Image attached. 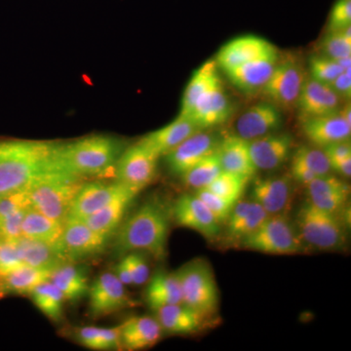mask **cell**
<instances>
[{
  "mask_svg": "<svg viewBox=\"0 0 351 351\" xmlns=\"http://www.w3.org/2000/svg\"><path fill=\"white\" fill-rule=\"evenodd\" d=\"M57 143L0 141V197L25 191L47 176L66 173L58 163Z\"/></svg>",
  "mask_w": 351,
  "mask_h": 351,
  "instance_id": "6da1fadb",
  "label": "cell"
},
{
  "mask_svg": "<svg viewBox=\"0 0 351 351\" xmlns=\"http://www.w3.org/2000/svg\"><path fill=\"white\" fill-rule=\"evenodd\" d=\"M171 213L158 199H149L120 223L115 235L114 253L125 256L135 251H145L156 260L167 256Z\"/></svg>",
  "mask_w": 351,
  "mask_h": 351,
  "instance_id": "7a4b0ae2",
  "label": "cell"
},
{
  "mask_svg": "<svg viewBox=\"0 0 351 351\" xmlns=\"http://www.w3.org/2000/svg\"><path fill=\"white\" fill-rule=\"evenodd\" d=\"M125 143L112 136H88L69 143H57V159L64 172L82 179L115 166Z\"/></svg>",
  "mask_w": 351,
  "mask_h": 351,
  "instance_id": "3957f363",
  "label": "cell"
},
{
  "mask_svg": "<svg viewBox=\"0 0 351 351\" xmlns=\"http://www.w3.org/2000/svg\"><path fill=\"white\" fill-rule=\"evenodd\" d=\"M82 184L75 176L56 173L38 180L25 191L29 207L64 225L71 201Z\"/></svg>",
  "mask_w": 351,
  "mask_h": 351,
  "instance_id": "277c9868",
  "label": "cell"
},
{
  "mask_svg": "<svg viewBox=\"0 0 351 351\" xmlns=\"http://www.w3.org/2000/svg\"><path fill=\"white\" fill-rule=\"evenodd\" d=\"M182 291V304L205 317L219 306V290L213 270L206 261H191L176 272Z\"/></svg>",
  "mask_w": 351,
  "mask_h": 351,
  "instance_id": "5b68a950",
  "label": "cell"
},
{
  "mask_svg": "<svg viewBox=\"0 0 351 351\" xmlns=\"http://www.w3.org/2000/svg\"><path fill=\"white\" fill-rule=\"evenodd\" d=\"M297 230L302 241L322 251L337 250L346 241L339 215L330 213L306 201L297 215Z\"/></svg>",
  "mask_w": 351,
  "mask_h": 351,
  "instance_id": "8992f818",
  "label": "cell"
},
{
  "mask_svg": "<svg viewBox=\"0 0 351 351\" xmlns=\"http://www.w3.org/2000/svg\"><path fill=\"white\" fill-rule=\"evenodd\" d=\"M240 245L247 250L271 254V255H295L306 251L297 228L285 214L270 215L260 228Z\"/></svg>",
  "mask_w": 351,
  "mask_h": 351,
  "instance_id": "52a82bcc",
  "label": "cell"
},
{
  "mask_svg": "<svg viewBox=\"0 0 351 351\" xmlns=\"http://www.w3.org/2000/svg\"><path fill=\"white\" fill-rule=\"evenodd\" d=\"M112 235L95 232L82 219H66L54 244L64 263H76L101 255Z\"/></svg>",
  "mask_w": 351,
  "mask_h": 351,
  "instance_id": "ba28073f",
  "label": "cell"
},
{
  "mask_svg": "<svg viewBox=\"0 0 351 351\" xmlns=\"http://www.w3.org/2000/svg\"><path fill=\"white\" fill-rule=\"evenodd\" d=\"M304 69L293 58L277 61L271 75L263 87V95L279 108L295 107L302 85L306 82Z\"/></svg>",
  "mask_w": 351,
  "mask_h": 351,
  "instance_id": "9c48e42d",
  "label": "cell"
},
{
  "mask_svg": "<svg viewBox=\"0 0 351 351\" xmlns=\"http://www.w3.org/2000/svg\"><path fill=\"white\" fill-rule=\"evenodd\" d=\"M158 159V156L140 142L132 145L124 149L115 164L117 181L140 193L156 178Z\"/></svg>",
  "mask_w": 351,
  "mask_h": 351,
  "instance_id": "30bf717a",
  "label": "cell"
},
{
  "mask_svg": "<svg viewBox=\"0 0 351 351\" xmlns=\"http://www.w3.org/2000/svg\"><path fill=\"white\" fill-rule=\"evenodd\" d=\"M89 315L105 317L122 309L137 306L127 294L124 284L114 274L104 272L89 287Z\"/></svg>",
  "mask_w": 351,
  "mask_h": 351,
  "instance_id": "8fae6325",
  "label": "cell"
},
{
  "mask_svg": "<svg viewBox=\"0 0 351 351\" xmlns=\"http://www.w3.org/2000/svg\"><path fill=\"white\" fill-rule=\"evenodd\" d=\"M219 142L214 134L205 130L196 132L166 154L169 169L176 175L184 174L205 157L217 152Z\"/></svg>",
  "mask_w": 351,
  "mask_h": 351,
  "instance_id": "7c38bea8",
  "label": "cell"
},
{
  "mask_svg": "<svg viewBox=\"0 0 351 351\" xmlns=\"http://www.w3.org/2000/svg\"><path fill=\"white\" fill-rule=\"evenodd\" d=\"M276 48L258 36H241L230 40L219 51L217 64L223 71L258 60L277 58Z\"/></svg>",
  "mask_w": 351,
  "mask_h": 351,
  "instance_id": "4fadbf2b",
  "label": "cell"
},
{
  "mask_svg": "<svg viewBox=\"0 0 351 351\" xmlns=\"http://www.w3.org/2000/svg\"><path fill=\"white\" fill-rule=\"evenodd\" d=\"M126 188L119 181L83 182L71 201L66 219H83L96 213Z\"/></svg>",
  "mask_w": 351,
  "mask_h": 351,
  "instance_id": "5bb4252c",
  "label": "cell"
},
{
  "mask_svg": "<svg viewBox=\"0 0 351 351\" xmlns=\"http://www.w3.org/2000/svg\"><path fill=\"white\" fill-rule=\"evenodd\" d=\"M172 215L178 225L195 230L208 239H216L221 230V223L195 195L180 196L173 207Z\"/></svg>",
  "mask_w": 351,
  "mask_h": 351,
  "instance_id": "9a60e30c",
  "label": "cell"
},
{
  "mask_svg": "<svg viewBox=\"0 0 351 351\" xmlns=\"http://www.w3.org/2000/svg\"><path fill=\"white\" fill-rule=\"evenodd\" d=\"M230 112L232 104L221 80L198 99L186 117L193 120L201 130H206L223 124Z\"/></svg>",
  "mask_w": 351,
  "mask_h": 351,
  "instance_id": "2e32d148",
  "label": "cell"
},
{
  "mask_svg": "<svg viewBox=\"0 0 351 351\" xmlns=\"http://www.w3.org/2000/svg\"><path fill=\"white\" fill-rule=\"evenodd\" d=\"M282 124L279 108L270 101H260L245 110L237 122V135L246 141L274 133Z\"/></svg>",
  "mask_w": 351,
  "mask_h": 351,
  "instance_id": "e0dca14e",
  "label": "cell"
},
{
  "mask_svg": "<svg viewBox=\"0 0 351 351\" xmlns=\"http://www.w3.org/2000/svg\"><path fill=\"white\" fill-rule=\"evenodd\" d=\"M341 99L329 85L311 77L306 78L295 107L299 110L302 120H306L338 112Z\"/></svg>",
  "mask_w": 351,
  "mask_h": 351,
  "instance_id": "ac0fdd59",
  "label": "cell"
},
{
  "mask_svg": "<svg viewBox=\"0 0 351 351\" xmlns=\"http://www.w3.org/2000/svg\"><path fill=\"white\" fill-rule=\"evenodd\" d=\"M293 138L289 134L274 133L249 141V149L257 170L277 169L288 160L292 152Z\"/></svg>",
  "mask_w": 351,
  "mask_h": 351,
  "instance_id": "d6986e66",
  "label": "cell"
},
{
  "mask_svg": "<svg viewBox=\"0 0 351 351\" xmlns=\"http://www.w3.org/2000/svg\"><path fill=\"white\" fill-rule=\"evenodd\" d=\"M306 188L309 202L330 213H341L350 199V186L330 174L316 178Z\"/></svg>",
  "mask_w": 351,
  "mask_h": 351,
  "instance_id": "ffe728a7",
  "label": "cell"
},
{
  "mask_svg": "<svg viewBox=\"0 0 351 351\" xmlns=\"http://www.w3.org/2000/svg\"><path fill=\"white\" fill-rule=\"evenodd\" d=\"M302 132L316 147L324 149L336 143L350 141L351 124L341 117L339 110L322 117L302 120Z\"/></svg>",
  "mask_w": 351,
  "mask_h": 351,
  "instance_id": "44dd1931",
  "label": "cell"
},
{
  "mask_svg": "<svg viewBox=\"0 0 351 351\" xmlns=\"http://www.w3.org/2000/svg\"><path fill=\"white\" fill-rule=\"evenodd\" d=\"M292 191L288 177L263 178L254 182L252 197L269 215L285 214L290 206Z\"/></svg>",
  "mask_w": 351,
  "mask_h": 351,
  "instance_id": "7402d4cb",
  "label": "cell"
},
{
  "mask_svg": "<svg viewBox=\"0 0 351 351\" xmlns=\"http://www.w3.org/2000/svg\"><path fill=\"white\" fill-rule=\"evenodd\" d=\"M200 130L193 120L179 115L168 125L147 134L140 143L152 149L156 156H165L186 138Z\"/></svg>",
  "mask_w": 351,
  "mask_h": 351,
  "instance_id": "603a6c76",
  "label": "cell"
},
{
  "mask_svg": "<svg viewBox=\"0 0 351 351\" xmlns=\"http://www.w3.org/2000/svg\"><path fill=\"white\" fill-rule=\"evenodd\" d=\"M138 195V191L131 188H126L106 206L82 221L95 232L112 235V233L117 232V228H119L127 209Z\"/></svg>",
  "mask_w": 351,
  "mask_h": 351,
  "instance_id": "cb8c5ba5",
  "label": "cell"
},
{
  "mask_svg": "<svg viewBox=\"0 0 351 351\" xmlns=\"http://www.w3.org/2000/svg\"><path fill=\"white\" fill-rule=\"evenodd\" d=\"M219 160L223 170L250 180L257 173L249 149V141L237 135L228 136L219 142Z\"/></svg>",
  "mask_w": 351,
  "mask_h": 351,
  "instance_id": "d4e9b609",
  "label": "cell"
},
{
  "mask_svg": "<svg viewBox=\"0 0 351 351\" xmlns=\"http://www.w3.org/2000/svg\"><path fill=\"white\" fill-rule=\"evenodd\" d=\"M162 332L156 318L147 316L130 318L121 324L120 343L127 350H144L156 345Z\"/></svg>",
  "mask_w": 351,
  "mask_h": 351,
  "instance_id": "484cf974",
  "label": "cell"
},
{
  "mask_svg": "<svg viewBox=\"0 0 351 351\" xmlns=\"http://www.w3.org/2000/svg\"><path fill=\"white\" fill-rule=\"evenodd\" d=\"M156 319L163 331L170 334H193L202 329L206 317L184 304H172L156 311Z\"/></svg>",
  "mask_w": 351,
  "mask_h": 351,
  "instance_id": "4316f807",
  "label": "cell"
},
{
  "mask_svg": "<svg viewBox=\"0 0 351 351\" xmlns=\"http://www.w3.org/2000/svg\"><path fill=\"white\" fill-rule=\"evenodd\" d=\"M278 57L258 60L226 69L225 73L230 82L247 93L262 90L276 68Z\"/></svg>",
  "mask_w": 351,
  "mask_h": 351,
  "instance_id": "83f0119b",
  "label": "cell"
},
{
  "mask_svg": "<svg viewBox=\"0 0 351 351\" xmlns=\"http://www.w3.org/2000/svg\"><path fill=\"white\" fill-rule=\"evenodd\" d=\"M24 265L36 269L54 270L64 265V261L58 253L54 244L45 243L21 237L13 241Z\"/></svg>",
  "mask_w": 351,
  "mask_h": 351,
  "instance_id": "f1b7e54d",
  "label": "cell"
},
{
  "mask_svg": "<svg viewBox=\"0 0 351 351\" xmlns=\"http://www.w3.org/2000/svg\"><path fill=\"white\" fill-rule=\"evenodd\" d=\"M52 270L22 265L0 277V298L9 295H29L41 283L50 280Z\"/></svg>",
  "mask_w": 351,
  "mask_h": 351,
  "instance_id": "f546056e",
  "label": "cell"
},
{
  "mask_svg": "<svg viewBox=\"0 0 351 351\" xmlns=\"http://www.w3.org/2000/svg\"><path fill=\"white\" fill-rule=\"evenodd\" d=\"M145 302L154 311L163 306L182 304L181 286L176 272H156L145 291Z\"/></svg>",
  "mask_w": 351,
  "mask_h": 351,
  "instance_id": "4dcf8cb0",
  "label": "cell"
},
{
  "mask_svg": "<svg viewBox=\"0 0 351 351\" xmlns=\"http://www.w3.org/2000/svg\"><path fill=\"white\" fill-rule=\"evenodd\" d=\"M49 281L61 291L64 300L68 301H78L89 292L85 270L71 263H64L53 270Z\"/></svg>",
  "mask_w": 351,
  "mask_h": 351,
  "instance_id": "1f68e13d",
  "label": "cell"
},
{
  "mask_svg": "<svg viewBox=\"0 0 351 351\" xmlns=\"http://www.w3.org/2000/svg\"><path fill=\"white\" fill-rule=\"evenodd\" d=\"M216 62L208 61L193 73L184 92L180 115L188 117L198 99L216 83L221 82Z\"/></svg>",
  "mask_w": 351,
  "mask_h": 351,
  "instance_id": "d6a6232c",
  "label": "cell"
},
{
  "mask_svg": "<svg viewBox=\"0 0 351 351\" xmlns=\"http://www.w3.org/2000/svg\"><path fill=\"white\" fill-rule=\"evenodd\" d=\"M63 226L64 225L44 216L34 208L29 207L25 210L23 219V237L45 243L55 244L63 232Z\"/></svg>",
  "mask_w": 351,
  "mask_h": 351,
  "instance_id": "836d02e7",
  "label": "cell"
},
{
  "mask_svg": "<svg viewBox=\"0 0 351 351\" xmlns=\"http://www.w3.org/2000/svg\"><path fill=\"white\" fill-rule=\"evenodd\" d=\"M121 325L113 328L82 327L75 330V339L90 350H110L121 346Z\"/></svg>",
  "mask_w": 351,
  "mask_h": 351,
  "instance_id": "e575fe53",
  "label": "cell"
},
{
  "mask_svg": "<svg viewBox=\"0 0 351 351\" xmlns=\"http://www.w3.org/2000/svg\"><path fill=\"white\" fill-rule=\"evenodd\" d=\"M32 301L50 320L60 322L63 319V304L64 298L59 290L50 281L41 283L31 293Z\"/></svg>",
  "mask_w": 351,
  "mask_h": 351,
  "instance_id": "d590c367",
  "label": "cell"
},
{
  "mask_svg": "<svg viewBox=\"0 0 351 351\" xmlns=\"http://www.w3.org/2000/svg\"><path fill=\"white\" fill-rule=\"evenodd\" d=\"M270 215L260 204L252 201L251 206L239 219L232 223H226V240L232 243L241 242L256 232Z\"/></svg>",
  "mask_w": 351,
  "mask_h": 351,
  "instance_id": "8d00e7d4",
  "label": "cell"
},
{
  "mask_svg": "<svg viewBox=\"0 0 351 351\" xmlns=\"http://www.w3.org/2000/svg\"><path fill=\"white\" fill-rule=\"evenodd\" d=\"M223 171V166L217 149L214 154L205 157L191 169L182 174V181L189 188L204 189L208 184H211Z\"/></svg>",
  "mask_w": 351,
  "mask_h": 351,
  "instance_id": "74e56055",
  "label": "cell"
},
{
  "mask_svg": "<svg viewBox=\"0 0 351 351\" xmlns=\"http://www.w3.org/2000/svg\"><path fill=\"white\" fill-rule=\"evenodd\" d=\"M249 179L223 171L205 189L228 201L237 203L243 195Z\"/></svg>",
  "mask_w": 351,
  "mask_h": 351,
  "instance_id": "f35d334b",
  "label": "cell"
},
{
  "mask_svg": "<svg viewBox=\"0 0 351 351\" xmlns=\"http://www.w3.org/2000/svg\"><path fill=\"white\" fill-rule=\"evenodd\" d=\"M323 55L332 59L351 56V25L338 32H329L322 41Z\"/></svg>",
  "mask_w": 351,
  "mask_h": 351,
  "instance_id": "ab89813d",
  "label": "cell"
},
{
  "mask_svg": "<svg viewBox=\"0 0 351 351\" xmlns=\"http://www.w3.org/2000/svg\"><path fill=\"white\" fill-rule=\"evenodd\" d=\"M309 71L311 78L326 85L331 84L343 71H345L336 60L323 54L314 55L311 58Z\"/></svg>",
  "mask_w": 351,
  "mask_h": 351,
  "instance_id": "60d3db41",
  "label": "cell"
},
{
  "mask_svg": "<svg viewBox=\"0 0 351 351\" xmlns=\"http://www.w3.org/2000/svg\"><path fill=\"white\" fill-rule=\"evenodd\" d=\"M293 158L301 161L318 177L329 175L332 171L326 154L323 151V149L318 147H313L304 145V147H299L295 151Z\"/></svg>",
  "mask_w": 351,
  "mask_h": 351,
  "instance_id": "b9f144b4",
  "label": "cell"
},
{
  "mask_svg": "<svg viewBox=\"0 0 351 351\" xmlns=\"http://www.w3.org/2000/svg\"><path fill=\"white\" fill-rule=\"evenodd\" d=\"M195 195L206 205L219 223H226L235 203L215 195L205 189H196Z\"/></svg>",
  "mask_w": 351,
  "mask_h": 351,
  "instance_id": "7bdbcfd3",
  "label": "cell"
},
{
  "mask_svg": "<svg viewBox=\"0 0 351 351\" xmlns=\"http://www.w3.org/2000/svg\"><path fill=\"white\" fill-rule=\"evenodd\" d=\"M25 209L18 210L0 221V239L15 241L23 237L22 223Z\"/></svg>",
  "mask_w": 351,
  "mask_h": 351,
  "instance_id": "ee69618b",
  "label": "cell"
},
{
  "mask_svg": "<svg viewBox=\"0 0 351 351\" xmlns=\"http://www.w3.org/2000/svg\"><path fill=\"white\" fill-rule=\"evenodd\" d=\"M24 265L13 241H0V277Z\"/></svg>",
  "mask_w": 351,
  "mask_h": 351,
  "instance_id": "f6af8a7d",
  "label": "cell"
},
{
  "mask_svg": "<svg viewBox=\"0 0 351 351\" xmlns=\"http://www.w3.org/2000/svg\"><path fill=\"white\" fill-rule=\"evenodd\" d=\"M351 24V0H338L332 9L329 32H338Z\"/></svg>",
  "mask_w": 351,
  "mask_h": 351,
  "instance_id": "bcb514c9",
  "label": "cell"
},
{
  "mask_svg": "<svg viewBox=\"0 0 351 351\" xmlns=\"http://www.w3.org/2000/svg\"><path fill=\"white\" fill-rule=\"evenodd\" d=\"M124 258L130 267L134 285H142L147 282L149 280V269L144 256L135 251L126 254Z\"/></svg>",
  "mask_w": 351,
  "mask_h": 351,
  "instance_id": "7dc6e473",
  "label": "cell"
},
{
  "mask_svg": "<svg viewBox=\"0 0 351 351\" xmlns=\"http://www.w3.org/2000/svg\"><path fill=\"white\" fill-rule=\"evenodd\" d=\"M29 207L25 191L0 197V221L18 210Z\"/></svg>",
  "mask_w": 351,
  "mask_h": 351,
  "instance_id": "c3c4849f",
  "label": "cell"
},
{
  "mask_svg": "<svg viewBox=\"0 0 351 351\" xmlns=\"http://www.w3.org/2000/svg\"><path fill=\"white\" fill-rule=\"evenodd\" d=\"M291 176L293 179L300 184H311L314 179L318 177L317 175L314 174L313 171L309 170L304 164L298 159L293 158L292 164H291Z\"/></svg>",
  "mask_w": 351,
  "mask_h": 351,
  "instance_id": "681fc988",
  "label": "cell"
},
{
  "mask_svg": "<svg viewBox=\"0 0 351 351\" xmlns=\"http://www.w3.org/2000/svg\"><path fill=\"white\" fill-rule=\"evenodd\" d=\"M329 86L341 98L350 99L351 96V69L343 71Z\"/></svg>",
  "mask_w": 351,
  "mask_h": 351,
  "instance_id": "f907efd6",
  "label": "cell"
},
{
  "mask_svg": "<svg viewBox=\"0 0 351 351\" xmlns=\"http://www.w3.org/2000/svg\"><path fill=\"white\" fill-rule=\"evenodd\" d=\"M328 157V160H336V159L348 158L351 157V145L350 141L336 143L328 145L323 149Z\"/></svg>",
  "mask_w": 351,
  "mask_h": 351,
  "instance_id": "816d5d0a",
  "label": "cell"
},
{
  "mask_svg": "<svg viewBox=\"0 0 351 351\" xmlns=\"http://www.w3.org/2000/svg\"><path fill=\"white\" fill-rule=\"evenodd\" d=\"M115 276L124 285H132L133 277H132L130 267L127 263L125 258H122L121 262L114 267Z\"/></svg>",
  "mask_w": 351,
  "mask_h": 351,
  "instance_id": "f5cc1de1",
  "label": "cell"
},
{
  "mask_svg": "<svg viewBox=\"0 0 351 351\" xmlns=\"http://www.w3.org/2000/svg\"><path fill=\"white\" fill-rule=\"evenodd\" d=\"M329 163L332 170L336 171L339 174L343 175L345 177H350L351 157L336 159V160H330Z\"/></svg>",
  "mask_w": 351,
  "mask_h": 351,
  "instance_id": "db71d44e",
  "label": "cell"
},
{
  "mask_svg": "<svg viewBox=\"0 0 351 351\" xmlns=\"http://www.w3.org/2000/svg\"><path fill=\"white\" fill-rule=\"evenodd\" d=\"M0 241H1V239H0Z\"/></svg>",
  "mask_w": 351,
  "mask_h": 351,
  "instance_id": "11a10c76",
  "label": "cell"
}]
</instances>
